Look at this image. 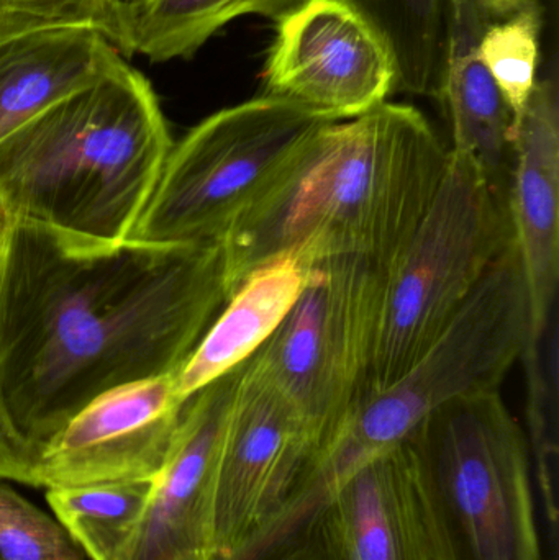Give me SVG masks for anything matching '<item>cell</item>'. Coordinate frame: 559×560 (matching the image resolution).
Returning a JSON list of instances; mask_svg holds the SVG:
<instances>
[{
  "instance_id": "obj_1",
  "label": "cell",
  "mask_w": 559,
  "mask_h": 560,
  "mask_svg": "<svg viewBox=\"0 0 559 560\" xmlns=\"http://www.w3.org/2000/svg\"><path fill=\"white\" fill-rule=\"evenodd\" d=\"M230 299L225 249L0 232V424L43 446L95 398L177 374Z\"/></svg>"
},
{
  "instance_id": "obj_2",
  "label": "cell",
  "mask_w": 559,
  "mask_h": 560,
  "mask_svg": "<svg viewBox=\"0 0 559 560\" xmlns=\"http://www.w3.org/2000/svg\"><path fill=\"white\" fill-rule=\"evenodd\" d=\"M449 150L419 108L386 102L328 121L223 240L230 296L281 258H357L386 269L426 215Z\"/></svg>"
},
{
  "instance_id": "obj_3",
  "label": "cell",
  "mask_w": 559,
  "mask_h": 560,
  "mask_svg": "<svg viewBox=\"0 0 559 560\" xmlns=\"http://www.w3.org/2000/svg\"><path fill=\"white\" fill-rule=\"evenodd\" d=\"M173 143L153 85L121 58L0 141V209L72 238L127 242Z\"/></svg>"
},
{
  "instance_id": "obj_4",
  "label": "cell",
  "mask_w": 559,
  "mask_h": 560,
  "mask_svg": "<svg viewBox=\"0 0 559 560\" xmlns=\"http://www.w3.org/2000/svg\"><path fill=\"white\" fill-rule=\"evenodd\" d=\"M406 443L430 560H544L527 440L501 392L443 405Z\"/></svg>"
},
{
  "instance_id": "obj_5",
  "label": "cell",
  "mask_w": 559,
  "mask_h": 560,
  "mask_svg": "<svg viewBox=\"0 0 559 560\" xmlns=\"http://www.w3.org/2000/svg\"><path fill=\"white\" fill-rule=\"evenodd\" d=\"M512 242L508 196L449 150L426 215L384 269L366 395L419 361Z\"/></svg>"
},
{
  "instance_id": "obj_6",
  "label": "cell",
  "mask_w": 559,
  "mask_h": 560,
  "mask_svg": "<svg viewBox=\"0 0 559 560\" xmlns=\"http://www.w3.org/2000/svg\"><path fill=\"white\" fill-rule=\"evenodd\" d=\"M328 121L265 94L209 115L171 147L128 240L147 245L222 243Z\"/></svg>"
},
{
  "instance_id": "obj_7",
  "label": "cell",
  "mask_w": 559,
  "mask_h": 560,
  "mask_svg": "<svg viewBox=\"0 0 559 560\" xmlns=\"http://www.w3.org/2000/svg\"><path fill=\"white\" fill-rule=\"evenodd\" d=\"M528 295L512 242L442 335L389 387L366 395L321 457L334 486L364 460L399 446L443 405L499 390L528 341Z\"/></svg>"
},
{
  "instance_id": "obj_8",
  "label": "cell",
  "mask_w": 559,
  "mask_h": 560,
  "mask_svg": "<svg viewBox=\"0 0 559 560\" xmlns=\"http://www.w3.org/2000/svg\"><path fill=\"white\" fill-rule=\"evenodd\" d=\"M383 282L384 269L364 259L311 266L301 295L252 355L307 421L322 456L366 397Z\"/></svg>"
},
{
  "instance_id": "obj_9",
  "label": "cell",
  "mask_w": 559,
  "mask_h": 560,
  "mask_svg": "<svg viewBox=\"0 0 559 560\" xmlns=\"http://www.w3.org/2000/svg\"><path fill=\"white\" fill-rule=\"evenodd\" d=\"M321 456V443L295 405L252 358L243 362L213 500L220 559L255 542L328 483Z\"/></svg>"
},
{
  "instance_id": "obj_10",
  "label": "cell",
  "mask_w": 559,
  "mask_h": 560,
  "mask_svg": "<svg viewBox=\"0 0 559 560\" xmlns=\"http://www.w3.org/2000/svg\"><path fill=\"white\" fill-rule=\"evenodd\" d=\"M263 94L330 121L351 120L397 91V62L383 33L351 0H305L276 22Z\"/></svg>"
},
{
  "instance_id": "obj_11",
  "label": "cell",
  "mask_w": 559,
  "mask_h": 560,
  "mask_svg": "<svg viewBox=\"0 0 559 560\" xmlns=\"http://www.w3.org/2000/svg\"><path fill=\"white\" fill-rule=\"evenodd\" d=\"M186 400L177 392L176 374L105 392L43 446L38 486L154 479L170 456Z\"/></svg>"
},
{
  "instance_id": "obj_12",
  "label": "cell",
  "mask_w": 559,
  "mask_h": 560,
  "mask_svg": "<svg viewBox=\"0 0 559 560\" xmlns=\"http://www.w3.org/2000/svg\"><path fill=\"white\" fill-rule=\"evenodd\" d=\"M240 369L187 397L170 456L118 560H222L213 539V500Z\"/></svg>"
},
{
  "instance_id": "obj_13",
  "label": "cell",
  "mask_w": 559,
  "mask_h": 560,
  "mask_svg": "<svg viewBox=\"0 0 559 560\" xmlns=\"http://www.w3.org/2000/svg\"><path fill=\"white\" fill-rule=\"evenodd\" d=\"M514 128L509 213L528 295V341L554 323L559 280V88L557 58Z\"/></svg>"
},
{
  "instance_id": "obj_14",
  "label": "cell",
  "mask_w": 559,
  "mask_h": 560,
  "mask_svg": "<svg viewBox=\"0 0 559 560\" xmlns=\"http://www.w3.org/2000/svg\"><path fill=\"white\" fill-rule=\"evenodd\" d=\"M317 548L318 560H430L406 441L330 487Z\"/></svg>"
},
{
  "instance_id": "obj_15",
  "label": "cell",
  "mask_w": 559,
  "mask_h": 560,
  "mask_svg": "<svg viewBox=\"0 0 559 560\" xmlns=\"http://www.w3.org/2000/svg\"><path fill=\"white\" fill-rule=\"evenodd\" d=\"M489 23L481 0H449L436 98L449 118L450 151L471 161L509 199L514 117L479 56V42Z\"/></svg>"
},
{
  "instance_id": "obj_16",
  "label": "cell",
  "mask_w": 559,
  "mask_h": 560,
  "mask_svg": "<svg viewBox=\"0 0 559 560\" xmlns=\"http://www.w3.org/2000/svg\"><path fill=\"white\" fill-rule=\"evenodd\" d=\"M124 58L102 30L48 26L0 43V141Z\"/></svg>"
},
{
  "instance_id": "obj_17",
  "label": "cell",
  "mask_w": 559,
  "mask_h": 560,
  "mask_svg": "<svg viewBox=\"0 0 559 560\" xmlns=\"http://www.w3.org/2000/svg\"><path fill=\"white\" fill-rule=\"evenodd\" d=\"M308 266L281 258L246 276L176 374L186 400L248 361L278 329L307 282Z\"/></svg>"
},
{
  "instance_id": "obj_18",
  "label": "cell",
  "mask_w": 559,
  "mask_h": 560,
  "mask_svg": "<svg viewBox=\"0 0 559 560\" xmlns=\"http://www.w3.org/2000/svg\"><path fill=\"white\" fill-rule=\"evenodd\" d=\"M305 0H131L118 3L114 45L151 62L190 59L242 16L278 22Z\"/></svg>"
},
{
  "instance_id": "obj_19",
  "label": "cell",
  "mask_w": 559,
  "mask_h": 560,
  "mask_svg": "<svg viewBox=\"0 0 559 560\" xmlns=\"http://www.w3.org/2000/svg\"><path fill=\"white\" fill-rule=\"evenodd\" d=\"M154 479L49 489L55 518L88 560H118L150 499Z\"/></svg>"
},
{
  "instance_id": "obj_20",
  "label": "cell",
  "mask_w": 559,
  "mask_h": 560,
  "mask_svg": "<svg viewBox=\"0 0 559 560\" xmlns=\"http://www.w3.org/2000/svg\"><path fill=\"white\" fill-rule=\"evenodd\" d=\"M380 28L397 62V91L439 95L449 0H351Z\"/></svg>"
},
{
  "instance_id": "obj_21",
  "label": "cell",
  "mask_w": 559,
  "mask_h": 560,
  "mask_svg": "<svg viewBox=\"0 0 559 560\" xmlns=\"http://www.w3.org/2000/svg\"><path fill=\"white\" fill-rule=\"evenodd\" d=\"M541 25L544 10L537 3L489 23L479 42V56L512 112L514 128L538 82Z\"/></svg>"
},
{
  "instance_id": "obj_22",
  "label": "cell",
  "mask_w": 559,
  "mask_h": 560,
  "mask_svg": "<svg viewBox=\"0 0 559 560\" xmlns=\"http://www.w3.org/2000/svg\"><path fill=\"white\" fill-rule=\"evenodd\" d=\"M0 560H88L55 515L0 480Z\"/></svg>"
},
{
  "instance_id": "obj_23",
  "label": "cell",
  "mask_w": 559,
  "mask_h": 560,
  "mask_svg": "<svg viewBox=\"0 0 559 560\" xmlns=\"http://www.w3.org/2000/svg\"><path fill=\"white\" fill-rule=\"evenodd\" d=\"M39 454L12 436L0 424V480L38 486Z\"/></svg>"
},
{
  "instance_id": "obj_24",
  "label": "cell",
  "mask_w": 559,
  "mask_h": 560,
  "mask_svg": "<svg viewBox=\"0 0 559 560\" xmlns=\"http://www.w3.org/2000/svg\"><path fill=\"white\" fill-rule=\"evenodd\" d=\"M491 22L509 19L528 7L541 3L540 0H481Z\"/></svg>"
},
{
  "instance_id": "obj_25",
  "label": "cell",
  "mask_w": 559,
  "mask_h": 560,
  "mask_svg": "<svg viewBox=\"0 0 559 560\" xmlns=\"http://www.w3.org/2000/svg\"><path fill=\"white\" fill-rule=\"evenodd\" d=\"M544 560H559L558 552H547V556H544Z\"/></svg>"
},
{
  "instance_id": "obj_26",
  "label": "cell",
  "mask_w": 559,
  "mask_h": 560,
  "mask_svg": "<svg viewBox=\"0 0 559 560\" xmlns=\"http://www.w3.org/2000/svg\"><path fill=\"white\" fill-rule=\"evenodd\" d=\"M3 223H5V215H3L2 209H0V232H2Z\"/></svg>"
},
{
  "instance_id": "obj_27",
  "label": "cell",
  "mask_w": 559,
  "mask_h": 560,
  "mask_svg": "<svg viewBox=\"0 0 559 560\" xmlns=\"http://www.w3.org/2000/svg\"><path fill=\"white\" fill-rule=\"evenodd\" d=\"M118 2L125 3V2H131V0H118Z\"/></svg>"
},
{
  "instance_id": "obj_28",
  "label": "cell",
  "mask_w": 559,
  "mask_h": 560,
  "mask_svg": "<svg viewBox=\"0 0 559 560\" xmlns=\"http://www.w3.org/2000/svg\"><path fill=\"white\" fill-rule=\"evenodd\" d=\"M222 560H226V559H222Z\"/></svg>"
}]
</instances>
